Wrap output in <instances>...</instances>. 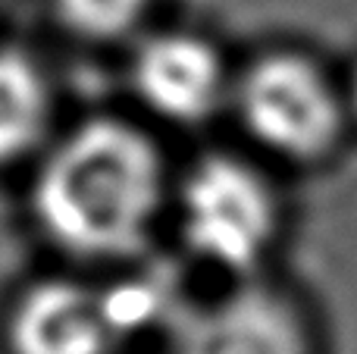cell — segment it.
Listing matches in <instances>:
<instances>
[{
	"label": "cell",
	"instance_id": "cell-1",
	"mask_svg": "<svg viewBox=\"0 0 357 354\" xmlns=\"http://www.w3.org/2000/svg\"><path fill=\"white\" fill-rule=\"evenodd\" d=\"M163 204L154 141L116 119L85 123L56 144L35 182L47 236L79 257H129L144 248Z\"/></svg>",
	"mask_w": 357,
	"mask_h": 354
},
{
	"label": "cell",
	"instance_id": "cell-2",
	"mask_svg": "<svg viewBox=\"0 0 357 354\" xmlns=\"http://www.w3.org/2000/svg\"><path fill=\"white\" fill-rule=\"evenodd\" d=\"M229 107L260 154L295 167L326 160L351 129L342 82L304 50H264L245 63Z\"/></svg>",
	"mask_w": 357,
	"mask_h": 354
},
{
	"label": "cell",
	"instance_id": "cell-3",
	"mask_svg": "<svg viewBox=\"0 0 357 354\" xmlns=\"http://www.w3.org/2000/svg\"><path fill=\"white\" fill-rule=\"evenodd\" d=\"M178 226L188 251L207 267L254 279L282 232V198L254 157H201L178 188Z\"/></svg>",
	"mask_w": 357,
	"mask_h": 354
},
{
	"label": "cell",
	"instance_id": "cell-4",
	"mask_svg": "<svg viewBox=\"0 0 357 354\" xmlns=\"http://www.w3.org/2000/svg\"><path fill=\"white\" fill-rule=\"evenodd\" d=\"M169 354H317V336L289 292L254 276L185 305L169 326Z\"/></svg>",
	"mask_w": 357,
	"mask_h": 354
},
{
	"label": "cell",
	"instance_id": "cell-5",
	"mask_svg": "<svg viewBox=\"0 0 357 354\" xmlns=\"http://www.w3.org/2000/svg\"><path fill=\"white\" fill-rule=\"evenodd\" d=\"M232 79L220 47L195 31H160L138 47L132 82L142 100L178 125H195L229 107Z\"/></svg>",
	"mask_w": 357,
	"mask_h": 354
},
{
	"label": "cell",
	"instance_id": "cell-6",
	"mask_svg": "<svg viewBox=\"0 0 357 354\" xmlns=\"http://www.w3.org/2000/svg\"><path fill=\"white\" fill-rule=\"evenodd\" d=\"M116 342L100 292L66 279L29 288L10 317L13 354H110Z\"/></svg>",
	"mask_w": 357,
	"mask_h": 354
},
{
	"label": "cell",
	"instance_id": "cell-7",
	"mask_svg": "<svg viewBox=\"0 0 357 354\" xmlns=\"http://www.w3.org/2000/svg\"><path fill=\"white\" fill-rule=\"evenodd\" d=\"M50 98L29 56L0 50V163L22 157L44 135Z\"/></svg>",
	"mask_w": 357,
	"mask_h": 354
},
{
	"label": "cell",
	"instance_id": "cell-8",
	"mask_svg": "<svg viewBox=\"0 0 357 354\" xmlns=\"http://www.w3.org/2000/svg\"><path fill=\"white\" fill-rule=\"evenodd\" d=\"M116 336H132V332H144L151 326H173L176 317L185 311L178 301L176 282L169 273H135L119 286H110L100 292Z\"/></svg>",
	"mask_w": 357,
	"mask_h": 354
},
{
	"label": "cell",
	"instance_id": "cell-9",
	"mask_svg": "<svg viewBox=\"0 0 357 354\" xmlns=\"http://www.w3.org/2000/svg\"><path fill=\"white\" fill-rule=\"evenodd\" d=\"M66 25L88 38H116L148 13L151 0H54Z\"/></svg>",
	"mask_w": 357,
	"mask_h": 354
},
{
	"label": "cell",
	"instance_id": "cell-10",
	"mask_svg": "<svg viewBox=\"0 0 357 354\" xmlns=\"http://www.w3.org/2000/svg\"><path fill=\"white\" fill-rule=\"evenodd\" d=\"M339 82H342V98H345L348 119H351V125H357V60L351 63V69H348Z\"/></svg>",
	"mask_w": 357,
	"mask_h": 354
}]
</instances>
